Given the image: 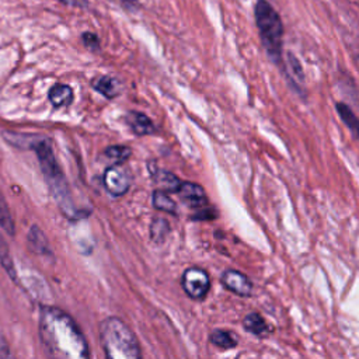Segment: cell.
Returning <instances> with one entry per match:
<instances>
[{
  "mask_svg": "<svg viewBox=\"0 0 359 359\" xmlns=\"http://www.w3.org/2000/svg\"><path fill=\"white\" fill-rule=\"evenodd\" d=\"M38 334L48 359H90L88 345L79 324L59 307H41Z\"/></svg>",
  "mask_w": 359,
  "mask_h": 359,
  "instance_id": "obj_1",
  "label": "cell"
},
{
  "mask_svg": "<svg viewBox=\"0 0 359 359\" xmlns=\"http://www.w3.org/2000/svg\"><path fill=\"white\" fill-rule=\"evenodd\" d=\"M32 150L35 151V154L38 157L39 167L46 180L49 191H50L55 202L57 203L59 209L62 210V213L66 217H69L70 220L79 219L81 216V212L76 208V205L73 202L69 184H67L66 177L55 157L50 140L48 137L39 135L38 140L32 146Z\"/></svg>",
  "mask_w": 359,
  "mask_h": 359,
  "instance_id": "obj_2",
  "label": "cell"
},
{
  "mask_svg": "<svg viewBox=\"0 0 359 359\" xmlns=\"http://www.w3.org/2000/svg\"><path fill=\"white\" fill-rule=\"evenodd\" d=\"M255 25L261 45L269 60L285 74L283 57V22L279 13L268 0H255Z\"/></svg>",
  "mask_w": 359,
  "mask_h": 359,
  "instance_id": "obj_3",
  "label": "cell"
},
{
  "mask_svg": "<svg viewBox=\"0 0 359 359\" xmlns=\"http://www.w3.org/2000/svg\"><path fill=\"white\" fill-rule=\"evenodd\" d=\"M100 342L105 359H143L133 331L118 317H107L100 324Z\"/></svg>",
  "mask_w": 359,
  "mask_h": 359,
  "instance_id": "obj_4",
  "label": "cell"
},
{
  "mask_svg": "<svg viewBox=\"0 0 359 359\" xmlns=\"http://www.w3.org/2000/svg\"><path fill=\"white\" fill-rule=\"evenodd\" d=\"M181 286L191 299L202 300L209 292L210 279L206 271L194 266L184 271L181 278Z\"/></svg>",
  "mask_w": 359,
  "mask_h": 359,
  "instance_id": "obj_5",
  "label": "cell"
},
{
  "mask_svg": "<svg viewBox=\"0 0 359 359\" xmlns=\"http://www.w3.org/2000/svg\"><path fill=\"white\" fill-rule=\"evenodd\" d=\"M102 184L112 196H122L128 192L130 187L128 171L121 164L109 165L104 171Z\"/></svg>",
  "mask_w": 359,
  "mask_h": 359,
  "instance_id": "obj_6",
  "label": "cell"
},
{
  "mask_svg": "<svg viewBox=\"0 0 359 359\" xmlns=\"http://www.w3.org/2000/svg\"><path fill=\"white\" fill-rule=\"evenodd\" d=\"M177 194L184 202H187L191 208L196 210L209 206V201L205 189L196 182H189V181L181 182Z\"/></svg>",
  "mask_w": 359,
  "mask_h": 359,
  "instance_id": "obj_7",
  "label": "cell"
},
{
  "mask_svg": "<svg viewBox=\"0 0 359 359\" xmlns=\"http://www.w3.org/2000/svg\"><path fill=\"white\" fill-rule=\"evenodd\" d=\"M222 283L226 289L238 296H250L252 292V283L248 276L236 269H226L222 275Z\"/></svg>",
  "mask_w": 359,
  "mask_h": 359,
  "instance_id": "obj_8",
  "label": "cell"
},
{
  "mask_svg": "<svg viewBox=\"0 0 359 359\" xmlns=\"http://www.w3.org/2000/svg\"><path fill=\"white\" fill-rule=\"evenodd\" d=\"M335 111H337L338 116L341 118L342 123L351 132V135L356 140H359V116L353 112V109L348 104L338 101V102H335Z\"/></svg>",
  "mask_w": 359,
  "mask_h": 359,
  "instance_id": "obj_9",
  "label": "cell"
},
{
  "mask_svg": "<svg viewBox=\"0 0 359 359\" xmlns=\"http://www.w3.org/2000/svg\"><path fill=\"white\" fill-rule=\"evenodd\" d=\"M48 98L55 108H65L69 107L73 101V90L67 84L56 83L50 87Z\"/></svg>",
  "mask_w": 359,
  "mask_h": 359,
  "instance_id": "obj_10",
  "label": "cell"
},
{
  "mask_svg": "<svg viewBox=\"0 0 359 359\" xmlns=\"http://www.w3.org/2000/svg\"><path fill=\"white\" fill-rule=\"evenodd\" d=\"M243 327L250 334L264 338L271 332L269 324L265 321V318L258 313H250L243 320Z\"/></svg>",
  "mask_w": 359,
  "mask_h": 359,
  "instance_id": "obj_11",
  "label": "cell"
},
{
  "mask_svg": "<svg viewBox=\"0 0 359 359\" xmlns=\"http://www.w3.org/2000/svg\"><path fill=\"white\" fill-rule=\"evenodd\" d=\"M27 240H28V245H29L31 251H34L35 254H38V255H52L48 238L38 226H32L29 229Z\"/></svg>",
  "mask_w": 359,
  "mask_h": 359,
  "instance_id": "obj_12",
  "label": "cell"
},
{
  "mask_svg": "<svg viewBox=\"0 0 359 359\" xmlns=\"http://www.w3.org/2000/svg\"><path fill=\"white\" fill-rule=\"evenodd\" d=\"M126 122L130 126V129L139 135H150L154 132V125L153 122L142 112H136V111H130L126 114Z\"/></svg>",
  "mask_w": 359,
  "mask_h": 359,
  "instance_id": "obj_13",
  "label": "cell"
},
{
  "mask_svg": "<svg viewBox=\"0 0 359 359\" xmlns=\"http://www.w3.org/2000/svg\"><path fill=\"white\" fill-rule=\"evenodd\" d=\"M93 87L105 98H115L119 94V81L111 76H98L93 80Z\"/></svg>",
  "mask_w": 359,
  "mask_h": 359,
  "instance_id": "obj_14",
  "label": "cell"
},
{
  "mask_svg": "<svg viewBox=\"0 0 359 359\" xmlns=\"http://www.w3.org/2000/svg\"><path fill=\"white\" fill-rule=\"evenodd\" d=\"M154 181L161 185L163 191H168V192H177L180 185H181V180L178 177H175L172 172L170 171H164V170H158L153 174Z\"/></svg>",
  "mask_w": 359,
  "mask_h": 359,
  "instance_id": "obj_15",
  "label": "cell"
},
{
  "mask_svg": "<svg viewBox=\"0 0 359 359\" xmlns=\"http://www.w3.org/2000/svg\"><path fill=\"white\" fill-rule=\"evenodd\" d=\"M209 341L215 346L222 348V349H231L238 344V339L236 338V335L230 331H226V330H215L210 334Z\"/></svg>",
  "mask_w": 359,
  "mask_h": 359,
  "instance_id": "obj_16",
  "label": "cell"
},
{
  "mask_svg": "<svg viewBox=\"0 0 359 359\" xmlns=\"http://www.w3.org/2000/svg\"><path fill=\"white\" fill-rule=\"evenodd\" d=\"M153 206L158 210H163L165 213H171L175 215L177 213V203L174 202V199H171V196L163 191V189H156L153 192Z\"/></svg>",
  "mask_w": 359,
  "mask_h": 359,
  "instance_id": "obj_17",
  "label": "cell"
},
{
  "mask_svg": "<svg viewBox=\"0 0 359 359\" xmlns=\"http://www.w3.org/2000/svg\"><path fill=\"white\" fill-rule=\"evenodd\" d=\"M170 233V224L163 217H154L150 224V240L156 244H161L165 241Z\"/></svg>",
  "mask_w": 359,
  "mask_h": 359,
  "instance_id": "obj_18",
  "label": "cell"
},
{
  "mask_svg": "<svg viewBox=\"0 0 359 359\" xmlns=\"http://www.w3.org/2000/svg\"><path fill=\"white\" fill-rule=\"evenodd\" d=\"M104 154L107 157H109L115 164H122L130 157L132 150L126 146H122V144H114V146L107 147L104 150Z\"/></svg>",
  "mask_w": 359,
  "mask_h": 359,
  "instance_id": "obj_19",
  "label": "cell"
},
{
  "mask_svg": "<svg viewBox=\"0 0 359 359\" xmlns=\"http://www.w3.org/2000/svg\"><path fill=\"white\" fill-rule=\"evenodd\" d=\"M0 227L8 236H14V220L11 217L8 206L1 194H0Z\"/></svg>",
  "mask_w": 359,
  "mask_h": 359,
  "instance_id": "obj_20",
  "label": "cell"
},
{
  "mask_svg": "<svg viewBox=\"0 0 359 359\" xmlns=\"http://www.w3.org/2000/svg\"><path fill=\"white\" fill-rule=\"evenodd\" d=\"M0 262L3 265V268L7 271V273L10 275V278L17 282V273H15V268H14V262L11 259L10 251L7 248V244L4 243V240L0 237Z\"/></svg>",
  "mask_w": 359,
  "mask_h": 359,
  "instance_id": "obj_21",
  "label": "cell"
},
{
  "mask_svg": "<svg viewBox=\"0 0 359 359\" xmlns=\"http://www.w3.org/2000/svg\"><path fill=\"white\" fill-rule=\"evenodd\" d=\"M217 216L216 210L212 209V208H203V209H199L196 215H194V219L195 220H212Z\"/></svg>",
  "mask_w": 359,
  "mask_h": 359,
  "instance_id": "obj_22",
  "label": "cell"
},
{
  "mask_svg": "<svg viewBox=\"0 0 359 359\" xmlns=\"http://www.w3.org/2000/svg\"><path fill=\"white\" fill-rule=\"evenodd\" d=\"M83 42L88 48H91V49L98 48V36L95 34H93V32H84L83 34Z\"/></svg>",
  "mask_w": 359,
  "mask_h": 359,
  "instance_id": "obj_23",
  "label": "cell"
},
{
  "mask_svg": "<svg viewBox=\"0 0 359 359\" xmlns=\"http://www.w3.org/2000/svg\"><path fill=\"white\" fill-rule=\"evenodd\" d=\"M0 359H15L6 339L0 338Z\"/></svg>",
  "mask_w": 359,
  "mask_h": 359,
  "instance_id": "obj_24",
  "label": "cell"
},
{
  "mask_svg": "<svg viewBox=\"0 0 359 359\" xmlns=\"http://www.w3.org/2000/svg\"><path fill=\"white\" fill-rule=\"evenodd\" d=\"M59 1H62L63 4H66V6H72V7H87V4H88V0H59Z\"/></svg>",
  "mask_w": 359,
  "mask_h": 359,
  "instance_id": "obj_25",
  "label": "cell"
},
{
  "mask_svg": "<svg viewBox=\"0 0 359 359\" xmlns=\"http://www.w3.org/2000/svg\"><path fill=\"white\" fill-rule=\"evenodd\" d=\"M355 63H356V67L359 69V55H356V56H355Z\"/></svg>",
  "mask_w": 359,
  "mask_h": 359,
  "instance_id": "obj_26",
  "label": "cell"
}]
</instances>
